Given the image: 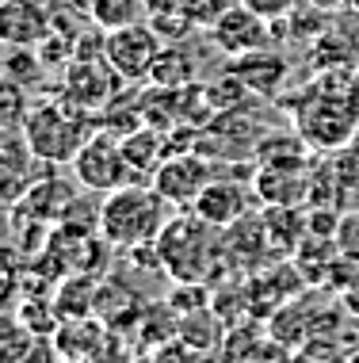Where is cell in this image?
I'll return each instance as SVG.
<instances>
[{
  "label": "cell",
  "instance_id": "6da1fadb",
  "mask_svg": "<svg viewBox=\"0 0 359 363\" xmlns=\"http://www.w3.org/2000/svg\"><path fill=\"white\" fill-rule=\"evenodd\" d=\"M96 130H100L96 111L65 100L62 92L35 100L23 123V138L31 145L35 161H46V164H73Z\"/></svg>",
  "mask_w": 359,
  "mask_h": 363
},
{
  "label": "cell",
  "instance_id": "7a4b0ae2",
  "mask_svg": "<svg viewBox=\"0 0 359 363\" xmlns=\"http://www.w3.org/2000/svg\"><path fill=\"white\" fill-rule=\"evenodd\" d=\"M164 207L169 199L153 188L142 184H126V188L111 191L100 203V238L115 245V249H130V245H145L157 241L164 230Z\"/></svg>",
  "mask_w": 359,
  "mask_h": 363
},
{
  "label": "cell",
  "instance_id": "3957f363",
  "mask_svg": "<svg viewBox=\"0 0 359 363\" xmlns=\"http://www.w3.org/2000/svg\"><path fill=\"white\" fill-rule=\"evenodd\" d=\"M157 252H161V268L169 272L176 283H207L210 268H215V225L203 222L195 211L180 214V218L164 222L161 238H157Z\"/></svg>",
  "mask_w": 359,
  "mask_h": 363
},
{
  "label": "cell",
  "instance_id": "277c9868",
  "mask_svg": "<svg viewBox=\"0 0 359 363\" xmlns=\"http://www.w3.org/2000/svg\"><path fill=\"white\" fill-rule=\"evenodd\" d=\"M73 176L81 188H89L96 195H111V191L126 188V184H138V172L130 169V161L122 153V138L103 134V130H96L89 145L76 153Z\"/></svg>",
  "mask_w": 359,
  "mask_h": 363
},
{
  "label": "cell",
  "instance_id": "5b68a950",
  "mask_svg": "<svg viewBox=\"0 0 359 363\" xmlns=\"http://www.w3.org/2000/svg\"><path fill=\"white\" fill-rule=\"evenodd\" d=\"M161 50H164V38L157 35L153 23L115 27V31H108V43H103V57L126 84L149 81V69L161 57Z\"/></svg>",
  "mask_w": 359,
  "mask_h": 363
},
{
  "label": "cell",
  "instance_id": "8992f818",
  "mask_svg": "<svg viewBox=\"0 0 359 363\" xmlns=\"http://www.w3.org/2000/svg\"><path fill=\"white\" fill-rule=\"evenodd\" d=\"M119 84H126V81L108 65V57H73L62 69V88L57 92L65 100H73V104H81V107L100 115L119 96Z\"/></svg>",
  "mask_w": 359,
  "mask_h": 363
},
{
  "label": "cell",
  "instance_id": "52a82bcc",
  "mask_svg": "<svg viewBox=\"0 0 359 363\" xmlns=\"http://www.w3.org/2000/svg\"><path fill=\"white\" fill-rule=\"evenodd\" d=\"M210 180H215V161H207L203 153H176L164 157L149 184L169 199V207H195Z\"/></svg>",
  "mask_w": 359,
  "mask_h": 363
},
{
  "label": "cell",
  "instance_id": "ba28073f",
  "mask_svg": "<svg viewBox=\"0 0 359 363\" xmlns=\"http://www.w3.org/2000/svg\"><path fill=\"white\" fill-rule=\"evenodd\" d=\"M210 38H215V46H218L222 54H229V57L264 50V46L271 43V19L256 16L252 8H245V4L237 0V4H229L226 12L215 19Z\"/></svg>",
  "mask_w": 359,
  "mask_h": 363
},
{
  "label": "cell",
  "instance_id": "9c48e42d",
  "mask_svg": "<svg viewBox=\"0 0 359 363\" xmlns=\"http://www.w3.org/2000/svg\"><path fill=\"white\" fill-rule=\"evenodd\" d=\"M50 31V8L38 0H4L0 4V38L8 46H38Z\"/></svg>",
  "mask_w": 359,
  "mask_h": 363
},
{
  "label": "cell",
  "instance_id": "30bf717a",
  "mask_svg": "<svg viewBox=\"0 0 359 363\" xmlns=\"http://www.w3.org/2000/svg\"><path fill=\"white\" fill-rule=\"evenodd\" d=\"M191 211H195L203 222H210L215 230H229L234 222H241L249 214V191H245V184L215 176V180L203 188V195L195 199Z\"/></svg>",
  "mask_w": 359,
  "mask_h": 363
},
{
  "label": "cell",
  "instance_id": "8fae6325",
  "mask_svg": "<svg viewBox=\"0 0 359 363\" xmlns=\"http://www.w3.org/2000/svg\"><path fill=\"white\" fill-rule=\"evenodd\" d=\"M76 203V188L69 180H62V176L46 172L31 180V188L23 191V199L16 203L19 211H27L31 218L46 222V225H62V218L69 214V207Z\"/></svg>",
  "mask_w": 359,
  "mask_h": 363
},
{
  "label": "cell",
  "instance_id": "7c38bea8",
  "mask_svg": "<svg viewBox=\"0 0 359 363\" xmlns=\"http://www.w3.org/2000/svg\"><path fill=\"white\" fill-rule=\"evenodd\" d=\"M226 69L234 77H241L252 96L271 100V96L283 88V81H287V57H279L275 50H268V46H264V50H252V54L234 57Z\"/></svg>",
  "mask_w": 359,
  "mask_h": 363
},
{
  "label": "cell",
  "instance_id": "4fadbf2b",
  "mask_svg": "<svg viewBox=\"0 0 359 363\" xmlns=\"http://www.w3.org/2000/svg\"><path fill=\"white\" fill-rule=\"evenodd\" d=\"M355 130V115L348 111L344 100H321L317 107H309V115H302V134L306 142L333 150V145H348Z\"/></svg>",
  "mask_w": 359,
  "mask_h": 363
},
{
  "label": "cell",
  "instance_id": "5bb4252c",
  "mask_svg": "<svg viewBox=\"0 0 359 363\" xmlns=\"http://www.w3.org/2000/svg\"><path fill=\"white\" fill-rule=\"evenodd\" d=\"M122 153H126V161H130V169L138 172V180L142 176L153 180V172H157L161 161L169 157V130H157V126L145 123L122 138Z\"/></svg>",
  "mask_w": 359,
  "mask_h": 363
},
{
  "label": "cell",
  "instance_id": "9a60e30c",
  "mask_svg": "<svg viewBox=\"0 0 359 363\" xmlns=\"http://www.w3.org/2000/svg\"><path fill=\"white\" fill-rule=\"evenodd\" d=\"M96 298H100V283L92 272H69L57 283V310L65 321H81V318H96Z\"/></svg>",
  "mask_w": 359,
  "mask_h": 363
},
{
  "label": "cell",
  "instance_id": "2e32d148",
  "mask_svg": "<svg viewBox=\"0 0 359 363\" xmlns=\"http://www.w3.org/2000/svg\"><path fill=\"white\" fill-rule=\"evenodd\" d=\"M195 77H199L195 57L183 50L180 43H164L161 57L153 62V69H149V84H157V88H188V84H195Z\"/></svg>",
  "mask_w": 359,
  "mask_h": 363
},
{
  "label": "cell",
  "instance_id": "e0dca14e",
  "mask_svg": "<svg viewBox=\"0 0 359 363\" xmlns=\"http://www.w3.org/2000/svg\"><path fill=\"white\" fill-rule=\"evenodd\" d=\"M16 321L23 329H31L38 340H50V337H57V329H62L65 318H62V310H57L54 298H46V294H27L16 310Z\"/></svg>",
  "mask_w": 359,
  "mask_h": 363
},
{
  "label": "cell",
  "instance_id": "ac0fdd59",
  "mask_svg": "<svg viewBox=\"0 0 359 363\" xmlns=\"http://www.w3.org/2000/svg\"><path fill=\"white\" fill-rule=\"evenodd\" d=\"M89 16L96 27L115 31V27H126V23H142L145 0H89Z\"/></svg>",
  "mask_w": 359,
  "mask_h": 363
},
{
  "label": "cell",
  "instance_id": "d6986e66",
  "mask_svg": "<svg viewBox=\"0 0 359 363\" xmlns=\"http://www.w3.org/2000/svg\"><path fill=\"white\" fill-rule=\"evenodd\" d=\"M0 100H4V126H8V130H23L27 111H31L27 84H19V81H12V77H4V84H0Z\"/></svg>",
  "mask_w": 359,
  "mask_h": 363
},
{
  "label": "cell",
  "instance_id": "ffe728a7",
  "mask_svg": "<svg viewBox=\"0 0 359 363\" xmlns=\"http://www.w3.org/2000/svg\"><path fill=\"white\" fill-rule=\"evenodd\" d=\"M38 69H46V65H42V57H38L35 46H8L4 73L12 77V81H19V84H31Z\"/></svg>",
  "mask_w": 359,
  "mask_h": 363
},
{
  "label": "cell",
  "instance_id": "44dd1931",
  "mask_svg": "<svg viewBox=\"0 0 359 363\" xmlns=\"http://www.w3.org/2000/svg\"><path fill=\"white\" fill-rule=\"evenodd\" d=\"M169 306L183 318V313H195V310L215 306V294L207 291V283H176V291L169 294Z\"/></svg>",
  "mask_w": 359,
  "mask_h": 363
},
{
  "label": "cell",
  "instance_id": "7402d4cb",
  "mask_svg": "<svg viewBox=\"0 0 359 363\" xmlns=\"http://www.w3.org/2000/svg\"><path fill=\"white\" fill-rule=\"evenodd\" d=\"M142 363H203V352L191 348L183 337H172L157 348H145V359Z\"/></svg>",
  "mask_w": 359,
  "mask_h": 363
},
{
  "label": "cell",
  "instance_id": "603a6c76",
  "mask_svg": "<svg viewBox=\"0 0 359 363\" xmlns=\"http://www.w3.org/2000/svg\"><path fill=\"white\" fill-rule=\"evenodd\" d=\"M336 245H341V252L348 260L359 264V211H348L341 225H336Z\"/></svg>",
  "mask_w": 359,
  "mask_h": 363
},
{
  "label": "cell",
  "instance_id": "cb8c5ba5",
  "mask_svg": "<svg viewBox=\"0 0 359 363\" xmlns=\"http://www.w3.org/2000/svg\"><path fill=\"white\" fill-rule=\"evenodd\" d=\"M183 8H188V16L195 19V27H215V19L226 12V0H183Z\"/></svg>",
  "mask_w": 359,
  "mask_h": 363
},
{
  "label": "cell",
  "instance_id": "d4e9b609",
  "mask_svg": "<svg viewBox=\"0 0 359 363\" xmlns=\"http://www.w3.org/2000/svg\"><path fill=\"white\" fill-rule=\"evenodd\" d=\"M245 8H252L256 16H264V19H283L295 12V4L298 0H241Z\"/></svg>",
  "mask_w": 359,
  "mask_h": 363
},
{
  "label": "cell",
  "instance_id": "484cf974",
  "mask_svg": "<svg viewBox=\"0 0 359 363\" xmlns=\"http://www.w3.org/2000/svg\"><path fill=\"white\" fill-rule=\"evenodd\" d=\"M172 12H183V0H145V16L149 19H161Z\"/></svg>",
  "mask_w": 359,
  "mask_h": 363
},
{
  "label": "cell",
  "instance_id": "4316f807",
  "mask_svg": "<svg viewBox=\"0 0 359 363\" xmlns=\"http://www.w3.org/2000/svg\"><path fill=\"white\" fill-rule=\"evenodd\" d=\"M314 8H321V12H344V8H352L355 0H309Z\"/></svg>",
  "mask_w": 359,
  "mask_h": 363
},
{
  "label": "cell",
  "instance_id": "83f0119b",
  "mask_svg": "<svg viewBox=\"0 0 359 363\" xmlns=\"http://www.w3.org/2000/svg\"><path fill=\"white\" fill-rule=\"evenodd\" d=\"M290 363H321V359L314 356V348H309V352H302V356H295V359H290ZM329 363H336V359H329Z\"/></svg>",
  "mask_w": 359,
  "mask_h": 363
},
{
  "label": "cell",
  "instance_id": "f1b7e54d",
  "mask_svg": "<svg viewBox=\"0 0 359 363\" xmlns=\"http://www.w3.org/2000/svg\"><path fill=\"white\" fill-rule=\"evenodd\" d=\"M352 8H355V12H359V0H355V4H352Z\"/></svg>",
  "mask_w": 359,
  "mask_h": 363
}]
</instances>
